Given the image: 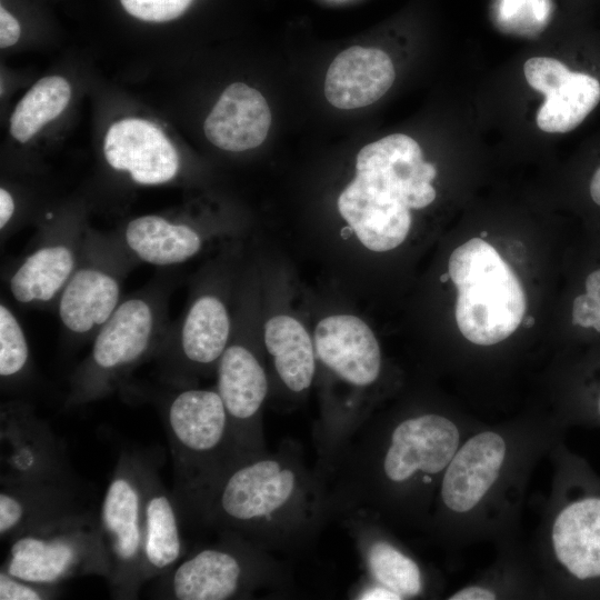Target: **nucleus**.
<instances>
[{"label":"nucleus","instance_id":"1","mask_svg":"<svg viewBox=\"0 0 600 600\" xmlns=\"http://www.w3.org/2000/svg\"><path fill=\"white\" fill-rule=\"evenodd\" d=\"M184 507L219 533L289 553L313 542L333 514L322 476L306 466L291 443L238 460Z\"/></svg>","mask_w":600,"mask_h":600},{"label":"nucleus","instance_id":"2","mask_svg":"<svg viewBox=\"0 0 600 600\" xmlns=\"http://www.w3.org/2000/svg\"><path fill=\"white\" fill-rule=\"evenodd\" d=\"M436 174L416 140L402 133L387 136L359 151L356 176L340 193L338 210L367 249L390 251L410 231V210L434 200Z\"/></svg>","mask_w":600,"mask_h":600},{"label":"nucleus","instance_id":"3","mask_svg":"<svg viewBox=\"0 0 600 600\" xmlns=\"http://www.w3.org/2000/svg\"><path fill=\"white\" fill-rule=\"evenodd\" d=\"M170 283L156 280L122 299L92 339L70 377L66 403L77 407L114 391L142 362L156 357L169 331Z\"/></svg>","mask_w":600,"mask_h":600},{"label":"nucleus","instance_id":"4","mask_svg":"<svg viewBox=\"0 0 600 600\" xmlns=\"http://www.w3.org/2000/svg\"><path fill=\"white\" fill-rule=\"evenodd\" d=\"M448 272L458 291L456 321L467 340L492 346L518 329L526 313L524 290L490 243L477 237L459 246Z\"/></svg>","mask_w":600,"mask_h":600},{"label":"nucleus","instance_id":"5","mask_svg":"<svg viewBox=\"0 0 600 600\" xmlns=\"http://www.w3.org/2000/svg\"><path fill=\"white\" fill-rule=\"evenodd\" d=\"M164 422L177 491L183 504L224 469L246 458L237 449L217 390L181 389L170 397Z\"/></svg>","mask_w":600,"mask_h":600},{"label":"nucleus","instance_id":"6","mask_svg":"<svg viewBox=\"0 0 600 600\" xmlns=\"http://www.w3.org/2000/svg\"><path fill=\"white\" fill-rule=\"evenodd\" d=\"M283 578L269 551L233 533L193 551L159 577L157 598L173 600L244 599Z\"/></svg>","mask_w":600,"mask_h":600},{"label":"nucleus","instance_id":"7","mask_svg":"<svg viewBox=\"0 0 600 600\" xmlns=\"http://www.w3.org/2000/svg\"><path fill=\"white\" fill-rule=\"evenodd\" d=\"M9 542L1 568L20 579L59 586L86 576L109 577L99 519L89 510L37 526Z\"/></svg>","mask_w":600,"mask_h":600},{"label":"nucleus","instance_id":"8","mask_svg":"<svg viewBox=\"0 0 600 600\" xmlns=\"http://www.w3.org/2000/svg\"><path fill=\"white\" fill-rule=\"evenodd\" d=\"M138 264L118 242L89 229L79 263L56 303L68 339L92 340L122 301V288Z\"/></svg>","mask_w":600,"mask_h":600},{"label":"nucleus","instance_id":"9","mask_svg":"<svg viewBox=\"0 0 600 600\" xmlns=\"http://www.w3.org/2000/svg\"><path fill=\"white\" fill-rule=\"evenodd\" d=\"M148 461L122 452L98 514L109 563L107 579L117 599H136L141 577L144 476Z\"/></svg>","mask_w":600,"mask_h":600},{"label":"nucleus","instance_id":"10","mask_svg":"<svg viewBox=\"0 0 600 600\" xmlns=\"http://www.w3.org/2000/svg\"><path fill=\"white\" fill-rule=\"evenodd\" d=\"M88 231L78 219L59 220L47 213L31 248L9 274L11 297L26 307H56L79 263Z\"/></svg>","mask_w":600,"mask_h":600},{"label":"nucleus","instance_id":"11","mask_svg":"<svg viewBox=\"0 0 600 600\" xmlns=\"http://www.w3.org/2000/svg\"><path fill=\"white\" fill-rule=\"evenodd\" d=\"M230 337L226 302L214 293H200L191 300L179 326H170L156 354L162 376L171 384L183 386L191 376L217 368Z\"/></svg>","mask_w":600,"mask_h":600},{"label":"nucleus","instance_id":"12","mask_svg":"<svg viewBox=\"0 0 600 600\" xmlns=\"http://www.w3.org/2000/svg\"><path fill=\"white\" fill-rule=\"evenodd\" d=\"M70 478L63 443L49 424L22 401L0 410L1 483Z\"/></svg>","mask_w":600,"mask_h":600},{"label":"nucleus","instance_id":"13","mask_svg":"<svg viewBox=\"0 0 600 600\" xmlns=\"http://www.w3.org/2000/svg\"><path fill=\"white\" fill-rule=\"evenodd\" d=\"M217 391L228 413L231 433L242 457L267 451L262 407L269 381L257 354L246 343H228L217 368Z\"/></svg>","mask_w":600,"mask_h":600},{"label":"nucleus","instance_id":"14","mask_svg":"<svg viewBox=\"0 0 600 600\" xmlns=\"http://www.w3.org/2000/svg\"><path fill=\"white\" fill-rule=\"evenodd\" d=\"M103 152L112 169L128 172L138 184L167 183L180 169L173 144L157 126L142 119L113 123L106 134Z\"/></svg>","mask_w":600,"mask_h":600},{"label":"nucleus","instance_id":"15","mask_svg":"<svg viewBox=\"0 0 600 600\" xmlns=\"http://www.w3.org/2000/svg\"><path fill=\"white\" fill-rule=\"evenodd\" d=\"M313 343L319 361L344 383L362 389L378 380L380 346L360 318L336 314L322 319L316 327Z\"/></svg>","mask_w":600,"mask_h":600},{"label":"nucleus","instance_id":"16","mask_svg":"<svg viewBox=\"0 0 600 600\" xmlns=\"http://www.w3.org/2000/svg\"><path fill=\"white\" fill-rule=\"evenodd\" d=\"M553 554L566 573L582 584L600 582V492L570 499L551 529Z\"/></svg>","mask_w":600,"mask_h":600},{"label":"nucleus","instance_id":"17","mask_svg":"<svg viewBox=\"0 0 600 600\" xmlns=\"http://www.w3.org/2000/svg\"><path fill=\"white\" fill-rule=\"evenodd\" d=\"M506 452V441L497 432L483 431L468 439L443 471L442 504L454 513L472 510L496 482Z\"/></svg>","mask_w":600,"mask_h":600},{"label":"nucleus","instance_id":"18","mask_svg":"<svg viewBox=\"0 0 600 600\" xmlns=\"http://www.w3.org/2000/svg\"><path fill=\"white\" fill-rule=\"evenodd\" d=\"M70 478L1 483L0 538L18 534L60 517L83 511Z\"/></svg>","mask_w":600,"mask_h":600},{"label":"nucleus","instance_id":"19","mask_svg":"<svg viewBox=\"0 0 600 600\" xmlns=\"http://www.w3.org/2000/svg\"><path fill=\"white\" fill-rule=\"evenodd\" d=\"M396 71L378 48L354 46L331 62L324 81L327 100L339 109H357L379 100L392 86Z\"/></svg>","mask_w":600,"mask_h":600},{"label":"nucleus","instance_id":"20","mask_svg":"<svg viewBox=\"0 0 600 600\" xmlns=\"http://www.w3.org/2000/svg\"><path fill=\"white\" fill-rule=\"evenodd\" d=\"M271 111L256 89L236 82L226 88L204 121V133L216 147L244 151L260 146L270 129Z\"/></svg>","mask_w":600,"mask_h":600},{"label":"nucleus","instance_id":"21","mask_svg":"<svg viewBox=\"0 0 600 600\" xmlns=\"http://www.w3.org/2000/svg\"><path fill=\"white\" fill-rule=\"evenodd\" d=\"M182 551L183 541L176 506L153 464L148 461L143 498V583L170 571L181 558Z\"/></svg>","mask_w":600,"mask_h":600},{"label":"nucleus","instance_id":"22","mask_svg":"<svg viewBox=\"0 0 600 600\" xmlns=\"http://www.w3.org/2000/svg\"><path fill=\"white\" fill-rule=\"evenodd\" d=\"M347 516V523L354 534L369 579L394 592L400 599L421 594L423 576L418 563L396 544L379 537L362 516Z\"/></svg>","mask_w":600,"mask_h":600},{"label":"nucleus","instance_id":"23","mask_svg":"<svg viewBox=\"0 0 600 600\" xmlns=\"http://www.w3.org/2000/svg\"><path fill=\"white\" fill-rule=\"evenodd\" d=\"M264 346L283 386L293 393L310 388L316 374V349L306 328L286 314L264 324Z\"/></svg>","mask_w":600,"mask_h":600},{"label":"nucleus","instance_id":"24","mask_svg":"<svg viewBox=\"0 0 600 600\" xmlns=\"http://www.w3.org/2000/svg\"><path fill=\"white\" fill-rule=\"evenodd\" d=\"M600 103V79L576 70L546 96L537 113V124L546 132L567 133L578 128Z\"/></svg>","mask_w":600,"mask_h":600},{"label":"nucleus","instance_id":"25","mask_svg":"<svg viewBox=\"0 0 600 600\" xmlns=\"http://www.w3.org/2000/svg\"><path fill=\"white\" fill-rule=\"evenodd\" d=\"M71 97L69 82L59 76L40 79L17 104L10 120V132L27 142L46 123L57 118Z\"/></svg>","mask_w":600,"mask_h":600},{"label":"nucleus","instance_id":"26","mask_svg":"<svg viewBox=\"0 0 600 600\" xmlns=\"http://www.w3.org/2000/svg\"><path fill=\"white\" fill-rule=\"evenodd\" d=\"M30 348L24 330L10 307L0 304V378L1 384L22 380L30 368Z\"/></svg>","mask_w":600,"mask_h":600},{"label":"nucleus","instance_id":"27","mask_svg":"<svg viewBox=\"0 0 600 600\" xmlns=\"http://www.w3.org/2000/svg\"><path fill=\"white\" fill-rule=\"evenodd\" d=\"M570 323L574 329L600 337V263L584 273L582 289L572 299Z\"/></svg>","mask_w":600,"mask_h":600},{"label":"nucleus","instance_id":"28","mask_svg":"<svg viewBox=\"0 0 600 600\" xmlns=\"http://www.w3.org/2000/svg\"><path fill=\"white\" fill-rule=\"evenodd\" d=\"M524 77L529 86L548 96L576 71L554 58L534 57L526 61Z\"/></svg>","mask_w":600,"mask_h":600},{"label":"nucleus","instance_id":"29","mask_svg":"<svg viewBox=\"0 0 600 600\" xmlns=\"http://www.w3.org/2000/svg\"><path fill=\"white\" fill-rule=\"evenodd\" d=\"M126 11L143 21L166 22L180 17L192 0H120Z\"/></svg>","mask_w":600,"mask_h":600},{"label":"nucleus","instance_id":"30","mask_svg":"<svg viewBox=\"0 0 600 600\" xmlns=\"http://www.w3.org/2000/svg\"><path fill=\"white\" fill-rule=\"evenodd\" d=\"M59 586L20 579L0 570V600H44L57 598Z\"/></svg>","mask_w":600,"mask_h":600},{"label":"nucleus","instance_id":"31","mask_svg":"<svg viewBox=\"0 0 600 600\" xmlns=\"http://www.w3.org/2000/svg\"><path fill=\"white\" fill-rule=\"evenodd\" d=\"M20 26L17 19L3 7L0 8V47L14 44L20 37Z\"/></svg>","mask_w":600,"mask_h":600},{"label":"nucleus","instance_id":"32","mask_svg":"<svg viewBox=\"0 0 600 600\" xmlns=\"http://www.w3.org/2000/svg\"><path fill=\"white\" fill-rule=\"evenodd\" d=\"M354 599L361 600H399L400 597L387 588L370 580L367 584L359 587Z\"/></svg>","mask_w":600,"mask_h":600},{"label":"nucleus","instance_id":"33","mask_svg":"<svg viewBox=\"0 0 600 600\" xmlns=\"http://www.w3.org/2000/svg\"><path fill=\"white\" fill-rule=\"evenodd\" d=\"M16 203L12 194L4 188L0 189V230L1 237L9 229L13 220Z\"/></svg>","mask_w":600,"mask_h":600},{"label":"nucleus","instance_id":"34","mask_svg":"<svg viewBox=\"0 0 600 600\" xmlns=\"http://www.w3.org/2000/svg\"><path fill=\"white\" fill-rule=\"evenodd\" d=\"M496 593L488 588L471 586L463 588L449 597L451 600H492Z\"/></svg>","mask_w":600,"mask_h":600},{"label":"nucleus","instance_id":"35","mask_svg":"<svg viewBox=\"0 0 600 600\" xmlns=\"http://www.w3.org/2000/svg\"><path fill=\"white\" fill-rule=\"evenodd\" d=\"M587 193L593 207L600 210V163L590 173L587 183Z\"/></svg>","mask_w":600,"mask_h":600},{"label":"nucleus","instance_id":"36","mask_svg":"<svg viewBox=\"0 0 600 600\" xmlns=\"http://www.w3.org/2000/svg\"><path fill=\"white\" fill-rule=\"evenodd\" d=\"M353 232V229L348 224V227L343 228L341 230V234L343 238H348Z\"/></svg>","mask_w":600,"mask_h":600},{"label":"nucleus","instance_id":"37","mask_svg":"<svg viewBox=\"0 0 600 600\" xmlns=\"http://www.w3.org/2000/svg\"><path fill=\"white\" fill-rule=\"evenodd\" d=\"M523 323L527 328H530L534 323V319L532 317L524 318Z\"/></svg>","mask_w":600,"mask_h":600},{"label":"nucleus","instance_id":"38","mask_svg":"<svg viewBox=\"0 0 600 600\" xmlns=\"http://www.w3.org/2000/svg\"><path fill=\"white\" fill-rule=\"evenodd\" d=\"M449 279H450L449 272L443 273V274L440 277V281H441V282H447Z\"/></svg>","mask_w":600,"mask_h":600},{"label":"nucleus","instance_id":"39","mask_svg":"<svg viewBox=\"0 0 600 600\" xmlns=\"http://www.w3.org/2000/svg\"><path fill=\"white\" fill-rule=\"evenodd\" d=\"M488 233L486 231L481 232L480 238H486Z\"/></svg>","mask_w":600,"mask_h":600}]
</instances>
